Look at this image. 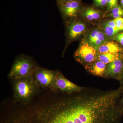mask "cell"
<instances>
[{
	"instance_id": "cell-17",
	"label": "cell",
	"mask_w": 123,
	"mask_h": 123,
	"mask_svg": "<svg viewBox=\"0 0 123 123\" xmlns=\"http://www.w3.org/2000/svg\"><path fill=\"white\" fill-rule=\"evenodd\" d=\"M118 5V0H107V5L108 10H111Z\"/></svg>"
},
{
	"instance_id": "cell-12",
	"label": "cell",
	"mask_w": 123,
	"mask_h": 123,
	"mask_svg": "<svg viewBox=\"0 0 123 123\" xmlns=\"http://www.w3.org/2000/svg\"><path fill=\"white\" fill-rule=\"evenodd\" d=\"M83 15L87 20L92 21L99 18L100 17V13L93 8H89L85 10Z\"/></svg>"
},
{
	"instance_id": "cell-7",
	"label": "cell",
	"mask_w": 123,
	"mask_h": 123,
	"mask_svg": "<svg viewBox=\"0 0 123 123\" xmlns=\"http://www.w3.org/2000/svg\"><path fill=\"white\" fill-rule=\"evenodd\" d=\"M123 74V57L116 60L107 66L105 78H110L120 81Z\"/></svg>"
},
{
	"instance_id": "cell-5",
	"label": "cell",
	"mask_w": 123,
	"mask_h": 123,
	"mask_svg": "<svg viewBox=\"0 0 123 123\" xmlns=\"http://www.w3.org/2000/svg\"><path fill=\"white\" fill-rule=\"evenodd\" d=\"M98 55L97 50L88 43H82L75 53L76 60L85 66L97 60Z\"/></svg>"
},
{
	"instance_id": "cell-4",
	"label": "cell",
	"mask_w": 123,
	"mask_h": 123,
	"mask_svg": "<svg viewBox=\"0 0 123 123\" xmlns=\"http://www.w3.org/2000/svg\"><path fill=\"white\" fill-rule=\"evenodd\" d=\"M85 89L70 81L60 72L57 71L52 91L55 92L59 90L70 95L73 93L81 92Z\"/></svg>"
},
{
	"instance_id": "cell-14",
	"label": "cell",
	"mask_w": 123,
	"mask_h": 123,
	"mask_svg": "<svg viewBox=\"0 0 123 123\" xmlns=\"http://www.w3.org/2000/svg\"><path fill=\"white\" fill-rule=\"evenodd\" d=\"M111 15L115 18L123 17V9L117 5L111 10Z\"/></svg>"
},
{
	"instance_id": "cell-25",
	"label": "cell",
	"mask_w": 123,
	"mask_h": 123,
	"mask_svg": "<svg viewBox=\"0 0 123 123\" xmlns=\"http://www.w3.org/2000/svg\"><path fill=\"white\" fill-rule=\"evenodd\" d=\"M77 1V0H67V1Z\"/></svg>"
},
{
	"instance_id": "cell-13",
	"label": "cell",
	"mask_w": 123,
	"mask_h": 123,
	"mask_svg": "<svg viewBox=\"0 0 123 123\" xmlns=\"http://www.w3.org/2000/svg\"><path fill=\"white\" fill-rule=\"evenodd\" d=\"M99 31L98 30L93 31L90 35L89 38L90 43L92 46H95L94 48L96 50L103 43L98 38Z\"/></svg>"
},
{
	"instance_id": "cell-3",
	"label": "cell",
	"mask_w": 123,
	"mask_h": 123,
	"mask_svg": "<svg viewBox=\"0 0 123 123\" xmlns=\"http://www.w3.org/2000/svg\"><path fill=\"white\" fill-rule=\"evenodd\" d=\"M57 70H49L38 66L33 75L36 84L39 87L52 90Z\"/></svg>"
},
{
	"instance_id": "cell-9",
	"label": "cell",
	"mask_w": 123,
	"mask_h": 123,
	"mask_svg": "<svg viewBox=\"0 0 123 123\" xmlns=\"http://www.w3.org/2000/svg\"><path fill=\"white\" fill-rule=\"evenodd\" d=\"M107 66L106 64L97 60L93 63L86 65L85 68L93 75L105 77Z\"/></svg>"
},
{
	"instance_id": "cell-8",
	"label": "cell",
	"mask_w": 123,
	"mask_h": 123,
	"mask_svg": "<svg viewBox=\"0 0 123 123\" xmlns=\"http://www.w3.org/2000/svg\"><path fill=\"white\" fill-rule=\"evenodd\" d=\"M57 4L64 18L70 19L75 18L77 16L80 9V4L77 1H67Z\"/></svg>"
},
{
	"instance_id": "cell-16",
	"label": "cell",
	"mask_w": 123,
	"mask_h": 123,
	"mask_svg": "<svg viewBox=\"0 0 123 123\" xmlns=\"http://www.w3.org/2000/svg\"><path fill=\"white\" fill-rule=\"evenodd\" d=\"M114 20L116 24L117 30L118 31H122L123 18L121 17L115 18Z\"/></svg>"
},
{
	"instance_id": "cell-22",
	"label": "cell",
	"mask_w": 123,
	"mask_h": 123,
	"mask_svg": "<svg viewBox=\"0 0 123 123\" xmlns=\"http://www.w3.org/2000/svg\"><path fill=\"white\" fill-rule=\"evenodd\" d=\"M120 103L121 105L123 107V96L121 97V99H120Z\"/></svg>"
},
{
	"instance_id": "cell-19",
	"label": "cell",
	"mask_w": 123,
	"mask_h": 123,
	"mask_svg": "<svg viewBox=\"0 0 123 123\" xmlns=\"http://www.w3.org/2000/svg\"><path fill=\"white\" fill-rule=\"evenodd\" d=\"M115 39L123 46V32L117 34L115 37Z\"/></svg>"
},
{
	"instance_id": "cell-21",
	"label": "cell",
	"mask_w": 123,
	"mask_h": 123,
	"mask_svg": "<svg viewBox=\"0 0 123 123\" xmlns=\"http://www.w3.org/2000/svg\"><path fill=\"white\" fill-rule=\"evenodd\" d=\"M56 1L57 4H60L66 2L67 1V0H56Z\"/></svg>"
},
{
	"instance_id": "cell-18",
	"label": "cell",
	"mask_w": 123,
	"mask_h": 123,
	"mask_svg": "<svg viewBox=\"0 0 123 123\" xmlns=\"http://www.w3.org/2000/svg\"><path fill=\"white\" fill-rule=\"evenodd\" d=\"M107 0H94V4L98 7H103L107 5Z\"/></svg>"
},
{
	"instance_id": "cell-15",
	"label": "cell",
	"mask_w": 123,
	"mask_h": 123,
	"mask_svg": "<svg viewBox=\"0 0 123 123\" xmlns=\"http://www.w3.org/2000/svg\"><path fill=\"white\" fill-rule=\"evenodd\" d=\"M104 29L105 34L109 37H112L116 34L118 31L115 30L114 28L108 25L106 23L104 25Z\"/></svg>"
},
{
	"instance_id": "cell-6",
	"label": "cell",
	"mask_w": 123,
	"mask_h": 123,
	"mask_svg": "<svg viewBox=\"0 0 123 123\" xmlns=\"http://www.w3.org/2000/svg\"><path fill=\"white\" fill-rule=\"evenodd\" d=\"M74 18L69 19L66 23V36L69 42L79 38L86 30L85 24Z\"/></svg>"
},
{
	"instance_id": "cell-20",
	"label": "cell",
	"mask_w": 123,
	"mask_h": 123,
	"mask_svg": "<svg viewBox=\"0 0 123 123\" xmlns=\"http://www.w3.org/2000/svg\"><path fill=\"white\" fill-rule=\"evenodd\" d=\"M106 23L107 25H108L110 26L112 28H114L115 29V30L118 31L117 30L116 24L115 22V21H114V20L109 21L108 22Z\"/></svg>"
},
{
	"instance_id": "cell-1",
	"label": "cell",
	"mask_w": 123,
	"mask_h": 123,
	"mask_svg": "<svg viewBox=\"0 0 123 123\" xmlns=\"http://www.w3.org/2000/svg\"><path fill=\"white\" fill-rule=\"evenodd\" d=\"M14 98L15 101L26 104L37 94L39 87L33 76L13 80Z\"/></svg>"
},
{
	"instance_id": "cell-10",
	"label": "cell",
	"mask_w": 123,
	"mask_h": 123,
	"mask_svg": "<svg viewBox=\"0 0 123 123\" xmlns=\"http://www.w3.org/2000/svg\"><path fill=\"white\" fill-rule=\"evenodd\" d=\"M98 49L99 53H120L122 51V49L116 43L108 41L103 42Z\"/></svg>"
},
{
	"instance_id": "cell-24",
	"label": "cell",
	"mask_w": 123,
	"mask_h": 123,
	"mask_svg": "<svg viewBox=\"0 0 123 123\" xmlns=\"http://www.w3.org/2000/svg\"><path fill=\"white\" fill-rule=\"evenodd\" d=\"M121 4L122 7L123 8V0H121Z\"/></svg>"
},
{
	"instance_id": "cell-2",
	"label": "cell",
	"mask_w": 123,
	"mask_h": 123,
	"mask_svg": "<svg viewBox=\"0 0 123 123\" xmlns=\"http://www.w3.org/2000/svg\"><path fill=\"white\" fill-rule=\"evenodd\" d=\"M38 66L31 57L26 55H21L14 61L8 77L14 80L32 76Z\"/></svg>"
},
{
	"instance_id": "cell-11",
	"label": "cell",
	"mask_w": 123,
	"mask_h": 123,
	"mask_svg": "<svg viewBox=\"0 0 123 123\" xmlns=\"http://www.w3.org/2000/svg\"><path fill=\"white\" fill-rule=\"evenodd\" d=\"M123 57L120 53H102L98 55L97 60L107 64L112 62Z\"/></svg>"
},
{
	"instance_id": "cell-23",
	"label": "cell",
	"mask_w": 123,
	"mask_h": 123,
	"mask_svg": "<svg viewBox=\"0 0 123 123\" xmlns=\"http://www.w3.org/2000/svg\"><path fill=\"white\" fill-rule=\"evenodd\" d=\"M120 82H121V85H123V76H122V78H121V81H120Z\"/></svg>"
},
{
	"instance_id": "cell-26",
	"label": "cell",
	"mask_w": 123,
	"mask_h": 123,
	"mask_svg": "<svg viewBox=\"0 0 123 123\" xmlns=\"http://www.w3.org/2000/svg\"><path fill=\"white\" fill-rule=\"evenodd\" d=\"M123 30V24H122V31Z\"/></svg>"
}]
</instances>
